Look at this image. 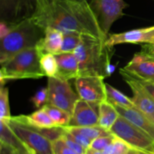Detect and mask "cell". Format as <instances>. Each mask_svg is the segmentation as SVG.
I'll return each instance as SVG.
<instances>
[{
    "mask_svg": "<svg viewBox=\"0 0 154 154\" xmlns=\"http://www.w3.org/2000/svg\"><path fill=\"white\" fill-rule=\"evenodd\" d=\"M111 48L105 40L83 36L82 41L74 51L79 66V76H100L105 79L113 72Z\"/></svg>",
    "mask_w": 154,
    "mask_h": 154,
    "instance_id": "cell-2",
    "label": "cell"
},
{
    "mask_svg": "<svg viewBox=\"0 0 154 154\" xmlns=\"http://www.w3.org/2000/svg\"><path fill=\"white\" fill-rule=\"evenodd\" d=\"M9 90L7 87L1 85L0 88V121L8 123L11 120Z\"/></svg>",
    "mask_w": 154,
    "mask_h": 154,
    "instance_id": "cell-24",
    "label": "cell"
},
{
    "mask_svg": "<svg viewBox=\"0 0 154 154\" xmlns=\"http://www.w3.org/2000/svg\"><path fill=\"white\" fill-rule=\"evenodd\" d=\"M32 20L45 30L54 28L63 34H78L106 41L88 2L36 0Z\"/></svg>",
    "mask_w": 154,
    "mask_h": 154,
    "instance_id": "cell-1",
    "label": "cell"
},
{
    "mask_svg": "<svg viewBox=\"0 0 154 154\" xmlns=\"http://www.w3.org/2000/svg\"><path fill=\"white\" fill-rule=\"evenodd\" d=\"M124 72L136 79L154 84V61L132 57L123 68Z\"/></svg>",
    "mask_w": 154,
    "mask_h": 154,
    "instance_id": "cell-15",
    "label": "cell"
},
{
    "mask_svg": "<svg viewBox=\"0 0 154 154\" xmlns=\"http://www.w3.org/2000/svg\"><path fill=\"white\" fill-rule=\"evenodd\" d=\"M48 104L66 110L72 114L75 103L80 99L71 87L69 81L51 77L48 79Z\"/></svg>",
    "mask_w": 154,
    "mask_h": 154,
    "instance_id": "cell-8",
    "label": "cell"
},
{
    "mask_svg": "<svg viewBox=\"0 0 154 154\" xmlns=\"http://www.w3.org/2000/svg\"><path fill=\"white\" fill-rule=\"evenodd\" d=\"M64 129V128H63ZM61 138L63 139V141L66 143V144L69 147H70L71 149L75 150V152H78L79 154H86L87 153V149L86 148H84V146H81V144L78 143L77 141H75L70 135H69V133L64 129V132H63V136L61 137Z\"/></svg>",
    "mask_w": 154,
    "mask_h": 154,
    "instance_id": "cell-31",
    "label": "cell"
},
{
    "mask_svg": "<svg viewBox=\"0 0 154 154\" xmlns=\"http://www.w3.org/2000/svg\"><path fill=\"white\" fill-rule=\"evenodd\" d=\"M120 73L132 90L133 97L131 99L135 108L151 118L154 113V100L143 88L138 80L129 75L122 69H120Z\"/></svg>",
    "mask_w": 154,
    "mask_h": 154,
    "instance_id": "cell-13",
    "label": "cell"
},
{
    "mask_svg": "<svg viewBox=\"0 0 154 154\" xmlns=\"http://www.w3.org/2000/svg\"><path fill=\"white\" fill-rule=\"evenodd\" d=\"M138 80L139 84L143 87V88L151 96V98L154 100V84L153 83L147 82H143L141 80Z\"/></svg>",
    "mask_w": 154,
    "mask_h": 154,
    "instance_id": "cell-34",
    "label": "cell"
},
{
    "mask_svg": "<svg viewBox=\"0 0 154 154\" xmlns=\"http://www.w3.org/2000/svg\"><path fill=\"white\" fill-rule=\"evenodd\" d=\"M90 5L107 38L113 24L124 15L123 10L128 7L124 0H91Z\"/></svg>",
    "mask_w": 154,
    "mask_h": 154,
    "instance_id": "cell-6",
    "label": "cell"
},
{
    "mask_svg": "<svg viewBox=\"0 0 154 154\" xmlns=\"http://www.w3.org/2000/svg\"><path fill=\"white\" fill-rule=\"evenodd\" d=\"M42 54L37 47L28 48L1 63V85L8 80L38 79L45 77L40 64Z\"/></svg>",
    "mask_w": 154,
    "mask_h": 154,
    "instance_id": "cell-4",
    "label": "cell"
},
{
    "mask_svg": "<svg viewBox=\"0 0 154 154\" xmlns=\"http://www.w3.org/2000/svg\"><path fill=\"white\" fill-rule=\"evenodd\" d=\"M86 154H105L104 151H100V150H95L93 149H87V153Z\"/></svg>",
    "mask_w": 154,
    "mask_h": 154,
    "instance_id": "cell-37",
    "label": "cell"
},
{
    "mask_svg": "<svg viewBox=\"0 0 154 154\" xmlns=\"http://www.w3.org/2000/svg\"><path fill=\"white\" fill-rule=\"evenodd\" d=\"M11 120L29 127L38 128H51L57 127L49 115L43 108L38 109L30 115L11 116Z\"/></svg>",
    "mask_w": 154,
    "mask_h": 154,
    "instance_id": "cell-17",
    "label": "cell"
},
{
    "mask_svg": "<svg viewBox=\"0 0 154 154\" xmlns=\"http://www.w3.org/2000/svg\"><path fill=\"white\" fill-rule=\"evenodd\" d=\"M45 36V30L27 18L9 27L8 33L0 40V63L26 49L39 45Z\"/></svg>",
    "mask_w": 154,
    "mask_h": 154,
    "instance_id": "cell-3",
    "label": "cell"
},
{
    "mask_svg": "<svg viewBox=\"0 0 154 154\" xmlns=\"http://www.w3.org/2000/svg\"><path fill=\"white\" fill-rule=\"evenodd\" d=\"M132 148L127 143L116 137L112 143L104 150L105 154H123Z\"/></svg>",
    "mask_w": 154,
    "mask_h": 154,
    "instance_id": "cell-27",
    "label": "cell"
},
{
    "mask_svg": "<svg viewBox=\"0 0 154 154\" xmlns=\"http://www.w3.org/2000/svg\"><path fill=\"white\" fill-rule=\"evenodd\" d=\"M8 125L31 154H53L52 142L38 131L11 120Z\"/></svg>",
    "mask_w": 154,
    "mask_h": 154,
    "instance_id": "cell-7",
    "label": "cell"
},
{
    "mask_svg": "<svg viewBox=\"0 0 154 154\" xmlns=\"http://www.w3.org/2000/svg\"><path fill=\"white\" fill-rule=\"evenodd\" d=\"M75 86L80 99L100 104L107 101L106 83L100 76H79L75 79Z\"/></svg>",
    "mask_w": 154,
    "mask_h": 154,
    "instance_id": "cell-10",
    "label": "cell"
},
{
    "mask_svg": "<svg viewBox=\"0 0 154 154\" xmlns=\"http://www.w3.org/2000/svg\"><path fill=\"white\" fill-rule=\"evenodd\" d=\"M106 92L107 98H108L107 100L113 105L124 107V108L135 107L131 98L108 83H106Z\"/></svg>",
    "mask_w": 154,
    "mask_h": 154,
    "instance_id": "cell-21",
    "label": "cell"
},
{
    "mask_svg": "<svg viewBox=\"0 0 154 154\" xmlns=\"http://www.w3.org/2000/svg\"><path fill=\"white\" fill-rule=\"evenodd\" d=\"M80 2H87V0H78Z\"/></svg>",
    "mask_w": 154,
    "mask_h": 154,
    "instance_id": "cell-40",
    "label": "cell"
},
{
    "mask_svg": "<svg viewBox=\"0 0 154 154\" xmlns=\"http://www.w3.org/2000/svg\"><path fill=\"white\" fill-rule=\"evenodd\" d=\"M13 154H31L26 149H13Z\"/></svg>",
    "mask_w": 154,
    "mask_h": 154,
    "instance_id": "cell-38",
    "label": "cell"
},
{
    "mask_svg": "<svg viewBox=\"0 0 154 154\" xmlns=\"http://www.w3.org/2000/svg\"><path fill=\"white\" fill-rule=\"evenodd\" d=\"M0 154H13V149L4 143H0Z\"/></svg>",
    "mask_w": 154,
    "mask_h": 154,
    "instance_id": "cell-35",
    "label": "cell"
},
{
    "mask_svg": "<svg viewBox=\"0 0 154 154\" xmlns=\"http://www.w3.org/2000/svg\"><path fill=\"white\" fill-rule=\"evenodd\" d=\"M41 68L45 76L56 77L58 71V64L55 55L50 53L43 54L40 59Z\"/></svg>",
    "mask_w": 154,
    "mask_h": 154,
    "instance_id": "cell-23",
    "label": "cell"
},
{
    "mask_svg": "<svg viewBox=\"0 0 154 154\" xmlns=\"http://www.w3.org/2000/svg\"><path fill=\"white\" fill-rule=\"evenodd\" d=\"M133 57L141 59V60L154 59V43L143 45L141 51L135 54Z\"/></svg>",
    "mask_w": 154,
    "mask_h": 154,
    "instance_id": "cell-33",
    "label": "cell"
},
{
    "mask_svg": "<svg viewBox=\"0 0 154 154\" xmlns=\"http://www.w3.org/2000/svg\"><path fill=\"white\" fill-rule=\"evenodd\" d=\"M116 136L113 134L108 136H102L98 138H96L92 141L90 146V149H95V150L104 151L115 139Z\"/></svg>",
    "mask_w": 154,
    "mask_h": 154,
    "instance_id": "cell-29",
    "label": "cell"
},
{
    "mask_svg": "<svg viewBox=\"0 0 154 154\" xmlns=\"http://www.w3.org/2000/svg\"><path fill=\"white\" fill-rule=\"evenodd\" d=\"M0 140L2 143L7 145L12 149H28L14 133L8 123L0 121Z\"/></svg>",
    "mask_w": 154,
    "mask_h": 154,
    "instance_id": "cell-20",
    "label": "cell"
},
{
    "mask_svg": "<svg viewBox=\"0 0 154 154\" xmlns=\"http://www.w3.org/2000/svg\"><path fill=\"white\" fill-rule=\"evenodd\" d=\"M63 128L69 133V135H70L75 141L78 142L79 144H81V146H84V147L86 148L87 149H89L92 141H93L91 139L88 138V137H86L85 135H84V134H82L81 133H80L79 131L74 129L72 126L67 125V126H64L63 127Z\"/></svg>",
    "mask_w": 154,
    "mask_h": 154,
    "instance_id": "cell-28",
    "label": "cell"
},
{
    "mask_svg": "<svg viewBox=\"0 0 154 154\" xmlns=\"http://www.w3.org/2000/svg\"><path fill=\"white\" fill-rule=\"evenodd\" d=\"M42 108L48 113L57 127L67 126L70 123L72 114L66 110L48 104H45Z\"/></svg>",
    "mask_w": 154,
    "mask_h": 154,
    "instance_id": "cell-22",
    "label": "cell"
},
{
    "mask_svg": "<svg viewBox=\"0 0 154 154\" xmlns=\"http://www.w3.org/2000/svg\"><path fill=\"white\" fill-rule=\"evenodd\" d=\"M82 37L83 36L73 33L63 34V45L60 53H73L82 41Z\"/></svg>",
    "mask_w": 154,
    "mask_h": 154,
    "instance_id": "cell-26",
    "label": "cell"
},
{
    "mask_svg": "<svg viewBox=\"0 0 154 154\" xmlns=\"http://www.w3.org/2000/svg\"><path fill=\"white\" fill-rule=\"evenodd\" d=\"M52 149L53 154H79L69 147L61 137L52 142Z\"/></svg>",
    "mask_w": 154,
    "mask_h": 154,
    "instance_id": "cell-32",
    "label": "cell"
},
{
    "mask_svg": "<svg viewBox=\"0 0 154 154\" xmlns=\"http://www.w3.org/2000/svg\"><path fill=\"white\" fill-rule=\"evenodd\" d=\"M119 116L120 114L116 107L108 100L99 104V126L110 131Z\"/></svg>",
    "mask_w": 154,
    "mask_h": 154,
    "instance_id": "cell-19",
    "label": "cell"
},
{
    "mask_svg": "<svg viewBox=\"0 0 154 154\" xmlns=\"http://www.w3.org/2000/svg\"><path fill=\"white\" fill-rule=\"evenodd\" d=\"M153 60V61H154V59H152V60Z\"/></svg>",
    "mask_w": 154,
    "mask_h": 154,
    "instance_id": "cell-41",
    "label": "cell"
},
{
    "mask_svg": "<svg viewBox=\"0 0 154 154\" xmlns=\"http://www.w3.org/2000/svg\"><path fill=\"white\" fill-rule=\"evenodd\" d=\"M70 126V125H69ZM74 129L76 131H79L82 134L85 135L88 138L91 139L92 140H95L96 138H98L99 137H102V136H108L111 134L112 133L110 131H107V130L104 129L102 127L99 126V125H96V126H87V127H76V126H72Z\"/></svg>",
    "mask_w": 154,
    "mask_h": 154,
    "instance_id": "cell-25",
    "label": "cell"
},
{
    "mask_svg": "<svg viewBox=\"0 0 154 154\" xmlns=\"http://www.w3.org/2000/svg\"><path fill=\"white\" fill-rule=\"evenodd\" d=\"M48 88H43L38 91L31 98L30 101L36 108L41 109L48 104Z\"/></svg>",
    "mask_w": 154,
    "mask_h": 154,
    "instance_id": "cell-30",
    "label": "cell"
},
{
    "mask_svg": "<svg viewBox=\"0 0 154 154\" xmlns=\"http://www.w3.org/2000/svg\"><path fill=\"white\" fill-rule=\"evenodd\" d=\"M99 104L79 99L72 113L70 126L87 127L99 125Z\"/></svg>",
    "mask_w": 154,
    "mask_h": 154,
    "instance_id": "cell-11",
    "label": "cell"
},
{
    "mask_svg": "<svg viewBox=\"0 0 154 154\" xmlns=\"http://www.w3.org/2000/svg\"><path fill=\"white\" fill-rule=\"evenodd\" d=\"M110 131L132 147L154 154L153 139L123 116H119Z\"/></svg>",
    "mask_w": 154,
    "mask_h": 154,
    "instance_id": "cell-5",
    "label": "cell"
},
{
    "mask_svg": "<svg viewBox=\"0 0 154 154\" xmlns=\"http://www.w3.org/2000/svg\"><path fill=\"white\" fill-rule=\"evenodd\" d=\"M118 111L120 116L138 127L145 132L154 140V121L150 116L144 114L135 107L124 108V107L114 106Z\"/></svg>",
    "mask_w": 154,
    "mask_h": 154,
    "instance_id": "cell-14",
    "label": "cell"
},
{
    "mask_svg": "<svg viewBox=\"0 0 154 154\" xmlns=\"http://www.w3.org/2000/svg\"><path fill=\"white\" fill-rule=\"evenodd\" d=\"M151 119H153V120L154 121V113H153V115H152V116H151Z\"/></svg>",
    "mask_w": 154,
    "mask_h": 154,
    "instance_id": "cell-39",
    "label": "cell"
},
{
    "mask_svg": "<svg viewBox=\"0 0 154 154\" xmlns=\"http://www.w3.org/2000/svg\"><path fill=\"white\" fill-rule=\"evenodd\" d=\"M63 41V33L54 28H47L45 30V36L37 48L42 55L46 53L58 54L61 51Z\"/></svg>",
    "mask_w": 154,
    "mask_h": 154,
    "instance_id": "cell-18",
    "label": "cell"
},
{
    "mask_svg": "<svg viewBox=\"0 0 154 154\" xmlns=\"http://www.w3.org/2000/svg\"><path fill=\"white\" fill-rule=\"evenodd\" d=\"M154 26L145 28L135 29L123 33H114L108 36L105 45L112 48L120 44H153Z\"/></svg>",
    "mask_w": 154,
    "mask_h": 154,
    "instance_id": "cell-12",
    "label": "cell"
},
{
    "mask_svg": "<svg viewBox=\"0 0 154 154\" xmlns=\"http://www.w3.org/2000/svg\"><path fill=\"white\" fill-rule=\"evenodd\" d=\"M123 154H153V153H150V152H147V151H144V150H141V149H135V148L132 147L129 150H128L127 152H126Z\"/></svg>",
    "mask_w": 154,
    "mask_h": 154,
    "instance_id": "cell-36",
    "label": "cell"
},
{
    "mask_svg": "<svg viewBox=\"0 0 154 154\" xmlns=\"http://www.w3.org/2000/svg\"><path fill=\"white\" fill-rule=\"evenodd\" d=\"M36 0H0V23L8 27L32 18Z\"/></svg>",
    "mask_w": 154,
    "mask_h": 154,
    "instance_id": "cell-9",
    "label": "cell"
},
{
    "mask_svg": "<svg viewBox=\"0 0 154 154\" xmlns=\"http://www.w3.org/2000/svg\"><path fill=\"white\" fill-rule=\"evenodd\" d=\"M55 57L58 64L57 78L69 81L79 77V66L74 53H60Z\"/></svg>",
    "mask_w": 154,
    "mask_h": 154,
    "instance_id": "cell-16",
    "label": "cell"
}]
</instances>
